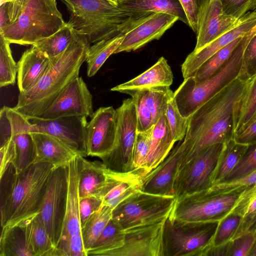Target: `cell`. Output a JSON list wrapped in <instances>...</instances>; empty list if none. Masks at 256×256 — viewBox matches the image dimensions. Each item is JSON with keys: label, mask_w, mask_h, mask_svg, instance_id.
Segmentation results:
<instances>
[{"label": "cell", "mask_w": 256, "mask_h": 256, "mask_svg": "<svg viewBox=\"0 0 256 256\" xmlns=\"http://www.w3.org/2000/svg\"><path fill=\"white\" fill-rule=\"evenodd\" d=\"M222 146L223 143H219L205 147L180 166L174 182L176 200L213 186V178Z\"/></svg>", "instance_id": "cell-10"}, {"label": "cell", "mask_w": 256, "mask_h": 256, "mask_svg": "<svg viewBox=\"0 0 256 256\" xmlns=\"http://www.w3.org/2000/svg\"><path fill=\"white\" fill-rule=\"evenodd\" d=\"M30 0H12L8 2V14L10 22L16 21Z\"/></svg>", "instance_id": "cell-56"}, {"label": "cell", "mask_w": 256, "mask_h": 256, "mask_svg": "<svg viewBox=\"0 0 256 256\" xmlns=\"http://www.w3.org/2000/svg\"><path fill=\"white\" fill-rule=\"evenodd\" d=\"M250 84L249 78L238 76L189 118L186 136L180 140L183 152L180 166L203 148L234 138V107L246 93Z\"/></svg>", "instance_id": "cell-1"}, {"label": "cell", "mask_w": 256, "mask_h": 256, "mask_svg": "<svg viewBox=\"0 0 256 256\" xmlns=\"http://www.w3.org/2000/svg\"><path fill=\"white\" fill-rule=\"evenodd\" d=\"M154 126L146 131L137 132L133 152L134 168H143L150 146Z\"/></svg>", "instance_id": "cell-46"}, {"label": "cell", "mask_w": 256, "mask_h": 256, "mask_svg": "<svg viewBox=\"0 0 256 256\" xmlns=\"http://www.w3.org/2000/svg\"><path fill=\"white\" fill-rule=\"evenodd\" d=\"M240 194L198 192L176 200L170 216L186 222L220 221L232 210Z\"/></svg>", "instance_id": "cell-9"}, {"label": "cell", "mask_w": 256, "mask_h": 256, "mask_svg": "<svg viewBox=\"0 0 256 256\" xmlns=\"http://www.w3.org/2000/svg\"><path fill=\"white\" fill-rule=\"evenodd\" d=\"M256 26V10L247 20L236 28L224 34L200 50L192 52L181 66L183 78L192 76L209 58L236 38L243 36Z\"/></svg>", "instance_id": "cell-22"}, {"label": "cell", "mask_w": 256, "mask_h": 256, "mask_svg": "<svg viewBox=\"0 0 256 256\" xmlns=\"http://www.w3.org/2000/svg\"><path fill=\"white\" fill-rule=\"evenodd\" d=\"M256 112V78L250 80L246 93L235 106L234 112V138L248 126Z\"/></svg>", "instance_id": "cell-36"}, {"label": "cell", "mask_w": 256, "mask_h": 256, "mask_svg": "<svg viewBox=\"0 0 256 256\" xmlns=\"http://www.w3.org/2000/svg\"><path fill=\"white\" fill-rule=\"evenodd\" d=\"M12 0H0V4L6 2H9Z\"/></svg>", "instance_id": "cell-62"}, {"label": "cell", "mask_w": 256, "mask_h": 256, "mask_svg": "<svg viewBox=\"0 0 256 256\" xmlns=\"http://www.w3.org/2000/svg\"><path fill=\"white\" fill-rule=\"evenodd\" d=\"M117 124L116 110L112 106L94 112L86 128L87 156L102 158L112 149Z\"/></svg>", "instance_id": "cell-17"}, {"label": "cell", "mask_w": 256, "mask_h": 256, "mask_svg": "<svg viewBox=\"0 0 256 256\" xmlns=\"http://www.w3.org/2000/svg\"><path fill=\"white\" fill-rule=\"evenodd\" d=\"M256 78V72L253 76H252L249 79L252 80Z\"/></svg>", "instance_id": "cell-61"}, {"label": "cell", "mask_w": 256, "mask_h": 256, "mask_svg": "<svg viewBox=\"0 0 256 256\" xmlns=\"http://www.w3.org/2000/svg\"><path fill=\"white\" fill-rule=\"evenodd\" d=\"M109 0L111 1L112 2L114 3H115L117 4H118L119 2L124 1V0Z\"/></svg>", "instance_id": "cell-60"}, {"label": "cell", "mask_w": 256, "mask_h": 256, "mask_svg": "<svg viewBox=\"0 0 256 256\" xmlns=\"http://www.w3.org/2000/svg\"><path fill=\"white\" fill-rule=\"evenodd\" d=\"M219 222H186L170 216L163 230L164 256H202L212 245Z\"/></svg>", "instance_id": "cell-7"}, {"label": "cell", "mask_w": 256, "mask_h": 256, "mask_svg": "<svg viewBox=\"0 0 256 256\" xmlns=\"http://www.w3.org/2000/svg\"><path fill=\"white\" fill-rule=\"evenodd\" d=\"M67 192L66 166L54 168L46 186L39 214L54 247L63 230Z\"/></svg>", "instance_id": "cell-13"}, {"label": "cell", "mask_w": 256, "mask_h": 256, "mask_svg": "<svg viewBox=\"0 0 256 256\" xmlns=\"http://www.w3.org/2000/svg\"><path fill=\"white\" fill-rule=\"evenodd\" d=\"M254 12L237 19L224 13L220 0H208L200 16L196 44L192 52L200 50L224 34L238 26L250 18Z\"/></svg>", "instance_id": "cell-19"}, {"label": "cell", "mask_w": 256, "mask_h": 256, "mask_svg": "<svg viewBox=\"0 0 256 256\" xmlns=\"http://www.w3.org/2000/svg\"><path fill=\"white\" fill-rule=\"evenodd\" d=\"M122 8L140 16L164 12L176 16L188 25L185 12L179 0H126L118 4Z\"/></svg>", "instance_id": "cell-30"}, {"label": "cell", "mask_w": 256, "mask_h": 256, "mask_svg": "<svg viewBox=\"0 0 256 256\" xmlns=\"http://www.w3.org/2000/svg\"><path fill=\"white\" fill-rule=\"evenodd\" d=\"M88 39L74 32L67 49L50 59L47 70L31 90L20 93L14 108L28 118L39 116L76 77L90 46Z\"/></svg>", "instance_id": "cell-2"}, {"label": "cell", "mask_w": 256, "mask_h": 256, "mask_svg": "<svg viewBox=\"0 0 256 256\" xmlns=\"http://www.w3.org/2000/svg\"><path fill=\"white\" fill-rule=\"evenodd\" d=\"M86 117L66 116L54 119L38 117L28 118L32 124L31 132H40L52 136L76 154L87 156L86 147Z\"/></svg>", "instance_id": "cell-14"}, {"label": "cell", "mask_w": 256, "mask_h": 256, "mask_svg": "<svg viewBox=\"0 0 256 256\" xmlns=\"http://www.w3.org/2000/svg\"><path fill=\"white\" fill-rule=\"evenodd\" d=\"M124 238V230L112 218L87 252V256H108L110 252L122 246Z\"/></svg>", "instance_id": "cell-34"}, {"label": "cell", "mask_w": 256, "mask_h": 256, "mask_svg": "<svg viewBox=\"0 0 256 256\" xmlns=\"http://www.w3.org/2000/svg\"><path fill=\"white\" fill-rule=\"evenodd\" d=\"M248 147V144L237 142L234 138L223 143L213 178V185L224 180L242 158Z\"/></svg>", "instance_id": "cell-33"}, {"label": "cell", "mask_w": 256, "mask_h": 256, "mask_svg": "<svg viewBox=\"0 0 256 256\" xmlns=\"http://www.w3.org/2000/svg\"><path fill=\"white\" fill-rule=\"evenodd\" d=\"M166 219L125 230L124 244L108 256H164L163 230Z\"/></svg>", "instance_id": "cell-15"}, {"label": "cell", "mask_w": 256, "mask_h": 256, "mask_svg": "<svg viewBox=\"0 0 256 256\" xmlns=\"http://www.w3.org/2000/svg\"><path fill=\"white\" fill-rule=\"evenodd\" d=\"M146 175L142 168L125 172L108 168L106 182L101 196L102 204L113 209L125 198L140 188Z\"/></svg>", "instance_id": "cell-23"}, {"label": "cell", "mask_w": 256, "mask_h": 256, "mask_svg": "<svg viewBox=\"0 0 256 256\" xmlns=\"http://www.w3.org/2000/svg\"><path fill=\"white\" fill-rule=\"evenodd\" d=\"M248 232L256 234V211L243 218L232 240Z\"/></svg>", "instance_id": "cell-55"}, {"label": "cell", "mask_w": 256, "mask_h": 256, "mask_svg": "<svg viewBox=\"0 0 256 256\" xmlns=\"http://www.w3.org/2000/svg\"><path fill=\"white\" fill-rule=\"evenodd\" d=\"M178 20V17L168 14H152L124 34L114 54L134 51L153 40H158Z\"/></svg>", "instance_id": "cell-20"}, {"label": "cell", "mask_w": 256, "mask_h": 256, "mask_svg": "<svg viewBox=\"0 0 256 256\" xmlns=\"http://www.w3.org/2000/svg\"><path fill=\"white\" fill-rule=\"evenodd\" d=\"M238 143L250 144L256 142V120L234 138Z\"/></svg>", "instance_id": "cell-54"}, {"label": "cell", "mask_w": 256, "mask_h": 256, "mask_svg": "<svg viewBox=\"0 0 256 256\" xmlns=\"http://www.w3.org/2000/svg\"><path fill=\"white\" fill-rule=\"evenodd\" d=\"M165 115L170 133L175 142L183 140L187 132L189 118H185L181 114L174 94L168 102Z\"/></svg>", "instance_id": "cell-41"}, {"label": "cell", "mask_w": 256, "mask_h": 256, "mask_svg": "<svg viewBox=\"0 0 256 256\" xmlns=\"http://www.w3.org/2000/svg\"><path fill=\"white\" fill-rule=\"evenodd\" d=\"M182 156V148L178 141L164 160L146 175L140 190L153 194L174 196V182Z\"/></svg>", "instance_id": "cell-21"}, {"label": "cell", "mask_w": 256, "mask_h": 256, "mask_svg": "<svg viewBox=\"0 0 256 256\" xmlns=\"http://www.w3.org/2000/svg\"><path fill=\"white\" fill-rule=\"evenodd\" d=\"M176 202L174 196L156 195L136 190L116 206L112 218L124 230L164 220Z\"/></svg>", "instance_id": "cell-8"}, {"label": "cell", "mask_w": 256, "mask_h": 256, "mask_svg": "<svg viewBox=\"0 0 256 256\" xmlns=\"http://www.w3.org/2000/svg\"><path fill=\"white\" fill-rule=\"evenodd\" d=\"M50 63V58L34 46L26 50L17 64L20 93L32 88L47 70Z\"/></svg>", "instance_id": "cell-25"}, {"label": "cell", "mask_w": 256, "mask_h": 256, "mask_svg": "<svg viewBox=\"0 0 256 256\" xmlns=\"http://www.w3.org/2000/svg\"><path fill=\"white\" fill-rule=\"evenodd\" d=\"M61 1L70 13L67 24L76 33L86 36L90 44L124 34L151 14H132L109 0Z\"/></svg>", "instance_id": "cell-4"}, {"label": "cell", "mask_w": 256, "mask_h": 256, "mask_svg": "<svg viewBox=\"0 0 256 256\" xmlns=\"http://www.w3.org/2000/svg\"><path fill=\"white\" fill-rule=\"evenodd\" d=\"M36 163L16 172L10 166L0 176L1 226L16 224L40 213L46 186L54 168Z\"/></svg>", "instance_id": "cell-3"}, {"label": "cell", "mask_w": 256, "mask_h": 256, "mask_svg": "<svg viewBox=\"0 0 256 256\" xmlns=\"http://www.w3.org/2000/svg\"><path fill=\"white\" fill-rule=\"evenodd\" d=\"M2 228L0 256H34L28 244L24 228L20 222Z\"/></svg>", "instance_id": "cell-31"}, {"label": "cell", "mask_w": 256, "mask_h": 256, "mask_svg": "<svg viewBox=\"0 0 256 256\" xmlns=\"http://www.w3.org/2000/svg\"><path fill=\"white\" fill-rule=\"evenodd\" d=\"M50 256H87L82 234L60 238Z\"/></svg>", "instance_id": "cell-43"}, {"label": "cell", "mask_w": 256, "mask_h": 256, "mask_svg": "<svg viewBox=\"0 0 256 256\" xmlns=\"http://www.w3.org/2000/svg\"><path fill=\"white\" fill-rule=\"evenodd\" d=\"M117 124L116 140L112 150L102 162L108 169L125 172L133 166V152L138 132L136 107L132 98L124 100L116 109Z\"/></svg>", "instance_id": "cell-11"}, {"label": "cell", "mask_w": 256, "mask_h": 256, "mask_svg": "<svg viewBox=\"0 0 256 256\" xmlns=\"http://www.w3.org/2000/svg\"><path fill=\"white\" fill-rule=\"evenodd\" d=\"M31 134L36 150L34 164L48 163L54 168L65 166L77 155L52 136L40 132Z\"/></svg>", "instance_id": "cell-26"}, {"label": "cell", "mask_w": 256, "mask_h": 256, "mask_svg": "<svg viewBox=\"0 0 256 256\" xmlns=\"http://www.w3.org/2000/svg\"><path fill=\"white\" fill-rule=\"evenodd\" d=\"M249 256H256V238Z\"/></svg>", "instance_id": "cell-58"}, {"label": "cell", "mask_w": 256, "mask_h": 256, "mask_svg": "<svg viewBox=\"0 0 256 256\" xmlns=\"http://www.w3.org/2000/svg\"><path fill=\"white\" fill-rule=\"evenodd\" d=\"M92 96L82 77L75 78L38 118L54 119L66 116L94 114Z\"/></svg>", "instance_id": "cell-16"}, {"label": "cell", "mask_w": 256, "mask_h": 256, "mask_svg": "<svg viewBox=\"0 0 256 256\" xmlns=\"http://www.w3.org/2000/svg\"><path fill=\"white\" fill-rule=\"evenodd\" d=\"M102 204V200L96 196H90L80 199L79 214L82 228L90 216L98 210Z\"/></svg>", "instance_id": "cell-52"}, {"label": "cell", "mask_w": 256, "mask_h": 256, "mask_svg": "<svg viewBox=\"0 0 256 256\" xmlns=\"http://www.w3.org/2000/svg\"><path fill=\"white\" fill-rule=\"evenodd\" d=\"M256 170V142L248 144V147L242 158L229 175L222 182L236 180Z\"/></svg>", "instance_id": "cell-44"}, {"label": "cell", "mask_w": 256, "mask_h": 256, "mask_svg": "<svg viewBox=\"0 0 256 256\" xmlns=\"http://www.w3.org/2000/svg\"><path fill=\"white\" fill-rule=\"evenodd\" d=\"M68 192L66 214L61 238H68L82 234L80 219L79 205V159L78 156L66 165Z\"/></svg>", "instance_id": "cell-24"}, {"label": "cell", "mask_w": 256, "mask_h": 256, "mask_svg": "<svg viewBox=\"0 0 256 256\" xmlns=\"http://www.w3.org/2000/svg\"><path fill=\"white\" fill-rule=\"evenodd\" d=\"M256 72V34L248 42L244 54L239 76L250 78Z\"/></svg>", "instance_id": "cell-51"}, {"label": "cell", "mask_w": 256, "mask_h": 256, "mask_svg": "<svg viewBox=\"0 0 256 256\" xmlns=\"http://www.w3.org/2000/svg\"><path fill=\"white\" fill-rule=\"evenodd\" d=\"M120 34L112 38L102 40L90 46L86 54L87 76H94L106 60L117 50L123 38Z\"/></svg>", "instance_id": "cell-35"}, {"label": "cell", "mask_w": 256, "mask_h": 256, "mask_svg": "<svg viewBox=\"0 0 256 256\" xmlns=\"http://www.w3.org/2000/svg\"><path fill=\"white\" fill-rule=\"evenodd\" d=\"M78 156L80 199L90 196L101 199L108 178V168L102 162L90 161L84 156Z\"/></svg>", "instance_id": "cell-27"}, {"label": "cell", "mask_w": 256, "mask_h": 256, "mask_svg": "<svg viewBox=\"0 0 256 256\" xmlns=\"http://www.w3.org/2000/svg\"><path fill=\"white\" fill-rule=\"evenodd\" d=\"M10 44L0 34V86L4 87L16 82L18 65L14 60Z\"/></svg>", "instance_id": "cell-40"}, {"label": "cell", "mask_w": 256, "mask_h": 256, "mask_svg": "<svg viewBox=\"0 0 256 256\" xmlns=\"http://www.w3.org/2000/svg\"><path fill=\"white\" fill-rule=\"evenodd\" d=\"M256 211V184L244 189L231 212L242 216L243 218Z\"/></svg>", "instance_id": "cell-49"}, {"label": "cell", "mask_w": 256, "mask_h": 256, "mask_svg": "<svg viewBox=\"0 0 256 256\" xmlns=\"http://www.w3.org/2000/svg\"><path fill=\"white\" fill-rule=\"evenodd\" d=\"M256 238V234L246 232L228 242L227 256H249Z\"/></svg>", "instance_id": "cell-48"}, {"label": "cell", "mask_w": 256, "mask_h": 256, "mask_svg": "<svg viewBox=\"0 0 256 256\" xmlns=\"http://www.w3.org/2000/svg\"><path fill=\"white\" fill-rule=\"evenodd\" d=\"M175 142L164 114L153 127L150 146L143 167L146 174L164 160Z\"/></svg>", "instance_id": "cell-29"}, {"label": "cell", "mask_w": 256, "mask_h": 256, "mask_svg": "<svg viewBox=\"0 0 256 256\" xmlns=\"http://www.w3.org/2000/svg\"><path fill=\"white\" fill-rule=\"evenodd\" d=\"M10 24L8 14V2L2 3L0 6V32Z\"/></svg>", "instance_id": "cell-57"}, {"label": "cell", "mask_w": 256, "mask_h": 256, "mask_svg": "<svg viewBox=\"0 0 256 256\" xmlns=\"http://www.w3.org/2000/svg\"><path fill=\"white\" fill-rule=\"evenodd\" d=\"M131 96L136 110L138 132L148 130L165 114L168 102L174 94L170 86H160L122 92Z\"/></svg>", "instance_id": "cell-18"}, {"label": "cell", "mask_w": 256, "mask_h": 256, "mask_svg": "<svg viewBox=\"0 0 256 256\" xmlns=\"http://www.w3.org/2000/svg\"><path fill=\"white\" fill-rule=\"evenodd\" d=\"M242 220L240 214L231 212L220 220L212 246H220L230 240Z\"/></svg>", "instance_id": "cell-42"}, {"label": "cell", "mask_w": 256, "mask_h": 256, "mask_svg": "<svg viewBox=\"0 0 256 256\" xmlns=\"http://www.w3.org/2000/svg\"><path fill=\"white\" fill-rule=\"evenodd\" d=\"M174 76L171 68L164 57L145 72L132 80L110 89L111 91L122 93L128 90L147 88L155 86H168L172 84Z\"/></svg>", "instance_id": "cell-28"}, {"label": "cell", "mask_w": 256, "mask_h": 256, "mask_svg": "<svg viewBox=\"0 0 256 256\" xmlns=\"http://www.w3.org/2000/svg\"><path fill=\"white\" fill-rule=\"evenodd\" d=\"M28 244L34 256H50L54 246L46 232L39 213L20 222Z\"/></svg>", "instance_id": "cell-32"}, {"label": "cell", "mask_w": 256, "mask_h": 256, "mask_svg": "<svg viewBox=\"0 0 256 256\" xmlns=\"http://www.w3.org/2000/svg\"><path fill=\"white\" fill-rule=\"evenodd\" d=\"M74 32L67 24L52 35L43 38L34 45L46 54L50 58H52L62 54L70 44Z\"/></svg>", "instance_id": "cell-38"}, {"label": "cell", "mask_w": 256, "mask_h": 256, "mask_svg": "<svg viewBox=\"0 0 256 256\" xmlns=\"http://www.w3.org/2000/svg\"><path fill=\"white\" fill-rule=\"evenodd\" d=\"M66 23L57 8L56 0H30L18 19L0 34L10 44L32 46Z\"/></svg>", "instance_id": "cell-6"}, {"label": "cell", "mask_w": 256, "mask_h": 256, "mask_svg": "<svg viewBox=\"0 0 256 256\" xmlns=\"http://www.w3.org/2000/svg\"><path fill=\"white\" fill-rule=\"evenodd\" d=\"M14 144L10 138L0 143V176L4 174L8 166L12 164L14 156Z\"/></svg>", "instance_id": "cell-53"}, {"label": "cell", "mask_w": 256, "mask_h": 256, "mask_svg": "<svg viewBox=\"0 0 256 256\" xmlns=\"http://www.w3.org/2000/svg\"><path fill=\"white\" fill-rule=\"evenodd\" d=\"M256 120V112L255 113L254 115V116H253V117H252V120H250V124H249L248 126H249L252 123H253V122H254ZM248 127H247V128H248Z\"/></svg>", "instance_id": "cell-59"}, {"label": "cell", "mask_w": 256, "mask_h": 256, "mask_svg": "<svg viewBox=\"0 0 256 256\" xmlns=\"http://www.w3.org/2000/svg\"><path fill=\"white\" fill-rule=\"evenodd\" d=\"M224 14L240 19L256 10V0H220Z\"/></svg>", "instance_id": "cell-47"}, {"label": "cell", "mask_w": 256, "mask_h": 256, "mask_svg": "<svg viewBox=\"0 0 256 256\" xmlns=\"http://www.w3.org/2000/svg\"><path fill=\"white\" fill-rule=\"evenodd\" d=\"M32 124L14 108L2 107L0 112V143L10 138L14 144L12 161L16 172L28 168L34 162L36 150L31 134Z\"/></svg>", "instance_id": "cell-12"}, {"label": "cell", "mask_w": 256, "mask_h": 256, "mask_svg": "<svg viewBox=\"0 0 256 256\" xmlns=\"http://www.w3.org/2000/svg\"><path fill=\"white\" fill-rule=\"evenodd\" d=\"M243 36L239 37L209 58L192 76L196 82H202L214 74L228 60Z\"/></svg>", "instance_id": "cell-39"}, {"label": "cell", "mask_w": 256, "mask_h": 256, "mask_svg": "<svg viewBox=\"0 0 256 256\" xmlns=\"http://www.w3.org/2000/svg\"><path fill=\"white\" fill-rule=\"evenodd\" d=\"M255 184L256 170L236 180L214 184L207 190L212 194H216L232 192L242 193L244 189Z\"/></svg>", "instance_id": "cell-45"}, {"label": "cell", "mask_w": 256, "mask_h": 256, "mask_svg": "<svg viewBox=\"0 0 256 256\" xmlns=\"http://www.w3.org/2000/svg\"><path fill=\"white\" fill-rule=\"evenodd\" d=\"M186 16L188 26L198 34L199 22L208 0H179Z\"/></svg>", "instance_id": "cell-50"}, {"label": "cell", "mask_w": 256, "mask_h": 256, "mask_svg": "<svg viewBox=\"0 0 256 256\" xmlns=\"http://www.w3.org/2000/svg\"><path fill=\"white\" fill-rule=\"evenodd\" d=\"M256 34V26L244 36L226 62L212 76L196 82L192 76L184 78L174 92L181 114L189 118L216 94L237 78L242 66L244 50Z\"/></svg>", "instance_id": "cell-5"}, {"label": "cell", "mask_w": 256, "mask_h": 256, "mask_svg": "<svg viewBox=\"0 0 256 256\" xmlns=\"http://www.w3.org/2000/svg\"><path fill=\"white\" fill-rule=\"evenodd\" d=\"M112 208L102 204L90 216L82 228V235L86 253L112 218Z\"/></svg>", "instance_id": "cell-37"}]
</instances>
